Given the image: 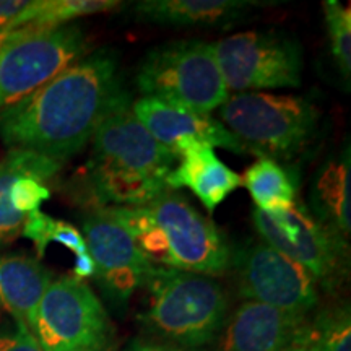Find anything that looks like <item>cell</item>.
Segmentation results:
<instances>
[{
	"label": "cell",
	"mask_w": 351,
	"mask_h": 351,
	"mask_svg": "<svg viewBox=\"0 0 351 351\" xmlns=\"http://www.w3.org/2000/svg\"><path fill=\"white\" fill-rule=\"evenodd\" d=\"M350 145L320 166L311 186L309 212L322 225L348 239L351 231Z\"/></svg>",
	"instance_id": "ac0fdd59"
},
{
	"label": "cell",
	"mask_w": 351,
	"mask_h": 351,
	"mask_svg": "<svg viewBox=\"0 0 351 351\" xmlns=\"http://www.w3.org/2000/svg\"><path fill=\"white\" fill-rule=\"evenodd\" d=\"M217 351H283L311 335L306 314L245 301L226 319Z\"/></svg>",
	"instance_id": "5bb4252c"
},
{
	"label": "cell",
	"mask_w": 351,
	"mask_h": 351,
	"mask_svg": "<svg viewBox=\"0 0 351 351\" xmlns=\"http://www.w3.org/2000/svg\"><path fill=\"white\" fill-rule=\"evenodd\" d=\"M73 276L78 280H85L95 276V262L90 254L83 257L75 258V265H73Z\"/></svg>",
	"instance_id": "f546056e"
},
{
	"label": "cell",
	"mask_w": 351,
	"mask_h": 351,
	"mask_svg": "<svg viewBox=\"0 0 351 351\" xmlns=\"http://www.w3.org/2000/svg\"><path fill=\"white\" fill-rule=\"evenodd\" d=\"M145 207L160 230L168 257L166 269L210 278L230 270L232 251L226 236L186 197L168 189Z\"/></svg>",
	"instance_id": "30bf717a"
},
{
	"label": "cell",
	"mask_w": 351,
	"mask_h": 351,
	"mask_svg": "<svg viewBox=\"0 0 351 351\" xmlns=\"http://www.w3.org/2000/svg\"><path fill=\"white\" fill-rule=\"evenodd\" d=\"M78 25L20 28L0 38V111L25 99L88 54Z\"/></svg>",
	"instance_id": "8992f818"
},
{
	"label": "cell",
	"mask_w": 351,
	"mask_h": 351,
	"mask_svg": "<svg viewBox=\"0 0 351 351\" xmlns=\"http://www.w3.org/2000/svg\"><path fill=\"white\" fill-rule=\"evenodd\" d=\"M124 351H200V350H186V348H179V346H173V345H163V343H155V341L135 339L125 346Z\"/></svg>",
	"instance_id": "f1b7e54d"
},
{
	"label": "cell",
	"mask_w": 351,
	"mask_h": 351,
	"mask_svg": "<svg viewBox=\"0 0 351 351\" xmlns=\"http://www.w3.org/2000/svg\"><path fill=\"white\" fill-rule=\"evenodd\" d=\"M181 163L166 178L169 191L189 189L213 213L239 186L241 176L223 163L210 145L192 142L181 153Z\"/></svg>",
	"instance_id": "9a60e30c"
},
{
	"label": "cell",
	"mask_w": 351,
	"mask_h": 351,
	"mask_svg": "<svg viewBox=\"0 0 351 351\" xmlns=\"http://www.w3.org/2000/svg\"><path fill=\"white\" fill-rule=\"evenodd\" d=\"M132 112L176 158L181 156L192 142L207 143L212 148L221 147L234 153H249V148L210 114H200L145 96L132 103Z\"/></svg>",
	"instance_id": "4fadbf2b"
},
{
	"label": "cell",
	"mask_w": 351,
	"mask_h": 351,
	"mask_svg": "<svg viewBox=\"0 0 351 351\" xmlns=\"http://www.w3.org/2000/svg\"><path fill=\"white\" fill-rule=\"evenodd\" d=\"M143 287L150 298L138 320L153 335L186 350H199L218 339L230 301L217 280L152 267Z\"/></svg>",
	"instance_id": "3957f363"
},
{
	"label": "cell",
	"mask_w": 351,
	"mask_h": 351,
	"mask_svg": "<svg viewBox=\"0 0 351 351\" xmlns=\"http://www.w3.org/2000/svg\"><path fill=\"white\" fill-rule=\"evenodd\" d=\"M269 5L257 0H142L134 5V15L158 25L230 26Z\"/></svg>",
	"instance_id": "2e32d148"
},
{
	"label": "cell",
	"mask_w": 351,
	"mask_h": 351,
	"mask_svg": "<svg viewBox=\"0 0 351 351\" xmlns=\"http://www.w3.org/2000/svg\"><path fill=\"white\" fill-rule=\"evenodd\" d=\"M0 351H43L32 332L16 326L13 330L0 332Z\"/></svg>",
	"instance_id": "4316f807"
},
{
	"label": "cell",
	"mask_w": 351,
	"mask_h": 351,
	"mask_svg": "<svg viewBox=\"0 0 351 351\" xmlns=\"http://www.w3.org/2000/svg\"><path fill=\"white\" fill-rule=\"evenodd\" d=\"M83 238L95 262V278L104 296L125 306L147 282L152 263L145 258L134 238L106 207L93 208L83 218Z\"/></svg>",
	"instance_id": "7c38bea8"
},
{
	"label": "cell",
	"mask_w": 351,
	"mask_h": 351,
	"mask_svg": "<svg viewBox=\"0 0 351 351\" xmlns=\"http://www.w3.org/2000/svg\"><path fill=\"white\" fill-rule=\"evenodd\" d=\"M174 161L173 153L135 117L127 99L96 129L83 187L95 208L143 207L168 191L166 178Z\"/></svg>",
	"instance_id": "7a4b0ae2"
},
{
	"label": "cell",
	"mask_w": 351,
	"mask_h": 351,
	"mask_svg": "<svg viewBox=\"0 0 351 351\" xmlns=\"http://www.w3.org/2000/svg\"><path fill=\"white\" fill-rule=\"evenodd\" d=\"M54 221V218H51L49 215L43 213L41 210L38 212L29 213L25 219L23 230H21V236L32 239L34 245H36L38 257H43L46 254L47 245H49V232L51 225Z\"/></svg>",
	"instance_id": "d4e9b609"
},
{
	"label": "cell",
	"mask_w": 351,
	"mask_h": 351,
	"mask_svg": "<svg viewBox=\"0 0 351 351\" xmlns=\"http://www.w3.org/2000/svg\"><path fill=\"white\" fill-rule=\"evenodd\" d=\"M241 182L262 212H280L296 204V176L274 158L261 156L254 161L241 176Z\"/></svg>",
	"instance_id": "ffe728a7"
},
{
	"label": "cell",
	"mask_w": 351,
	"mask_h": 351,
	"mask_svg": "<svg viewBox=\"0 0 351 351\" xmlns=\"http://www.w3.org/2000/svg\"><path fill=\"white\" fill-rule=\"evenodd\" d=\"M32 335L43 351H114L116 332L95 291L73 275L52 280Z\"/></svg>",
	"instance_id": "52a82bcc"
},
{
	"label": "cell",
	"mask_w": 351,
	"mask_h": 351,
	"mask_svg": "<svg viewBox=\"0 0 351 351\" xmlns=\"http://www.w3.org/2000/svg\"><path fill=\"white\" fill-rule=\"evenodd\" d=\"M49 243L62 244L64 247L70 249V251L75 254V257H83L90 254L82 232L73 225H70V223L62 221V219H54L52 221Z\"/></svg>",
	"instance_id": "484cf974"
},
{
	"label": "cell",
	"mask_w": 351,
	"mask_h": 351,
	"mask_svg": "<svg viewBox=\"0 0 351 351\" xmlns=\"http://www.w3.org/2000/svg\"><path fill=\"white\" fill-rule=\"evenodd\" d=\"M324 16H326L327 34L330 51L339 67L341 77L350 85L351 75V10L337 0H324Z\"/></svg>",
	"instance_id": "603a6c76"
},
{
	"label": "cell",
	"mask_w": 351,
	"mask_h": 351,
	"mask_svg": "<svg viewBox=\"0 0 351 351\" xmlns=\"http://www.w3.org/2000/svg\"><path fill=\"white\" fill-rule=\"evenodd\" d=\"M135 82L145 98L200 114L219 109L230 98L213 43L202 39H178L153 47L143 57Z\"/></svg>",
	"instance_id": "277c9868"
},
{
	"label": "cell",
	"mask_w": 351,
	"mask_h": 351,
	"mask_svg": "<svg viewBox=\"0 0 351 351\" xmlns=\"http://www.w3.org/2000/svg\"><path fill=\"white\" fill-rule=\"evenodd\" d=\"M213 51L228 91L298 88L302 80L301 44L288 33L265 29L226 36Z\"/></svg>",
	"instance_id": "9c48e42d"
},
{
	"label": "cell",
	"mask_w": 351,
	"mask_h": 351,
	"mask_svg": "<svg viewBox=\"0 0 351 351\" xmlns=\"http://www.w3.org/2000/svg\"><path fill=\"white\" fill-rule=\"evenodd\" d=\"M127 99L116 54L98 51L0 111V140L8 148L64 163L91 142L101 122Z\"/></svg>",
	"instance_id": "6da1fadb"
},
{
	"label": "cell",
	"mask_w": 351,
	"mask_h": 351,
	"mask_svg": "<svg viewBox=\"0 0 351 351\" xmlns=\"http://www.w3.org/2000/svg\"><path fill=\"white\" fill-rule=\"evenodd\" d=\"M28 3L29 0H0V38L10 33L12 25Z\"/></svg>",
	"instance_id": "83f0119b"
},
{
	"label": "cell",
	"mask_w": 351,
	"mask_h": 351,
	"mask_svg": "<svg viewBox=\"0 0 351 351\" xmlns=\"http://www.w3.org/2000/svg\"><path fill=\"white\" fill-rule=\"evenodd\" d=\"M52 283V274L26 254L0 256V306L7 309L16 326H32L39 302Z\"/></svg>",
	"instance_id": "e0dca14e"
},
{
	"label": "cell",
	"mask_w": 351,
	"mask_h": 351,
	"mask_svg": "<svg viewBox=\"0 0 351 351\" xmlns=\"http://www.w3.org/2000/svg\"><path fill=\"white\" fill-rule=\"evenodd\" d=\"M122 5L117 0H29L28 7L12 25L10 33L20 28H51L93 13L111 12Z\"/></svg>",
	"instance_id": "44dd1931"
},
{
	"label": "cell",
	"mask_w": 351,
	"mask_h": 351,
	"mask_svg": "<svg viewBox=\"0 0 351 351\" xmlns=\"http://www.w3.org/2000/svg\"><path fill=\"white\" fill-rule=\"evenodd\" d=\"M239 295L278 309L309 315L319 304V285L300 263L262 239H249L231 252Z\"/></svg>",
	"instance_id": "8fae6325"
},
{
	"label": "cell",
	"mask_w": 351,
	"mask_h": 351,
	"mask_svg": "<svg viewBox=\"0 0 351 351\" xmlns=\"http://www.w3.org/2000/svg\"><path fill=\"white\" fill-rule=\"evenodd\" d=\"M252 221L262 241L306 269L320 288L332 291L348 271V239L319 221L304 205L280 212L254 210Z\"/></svg>",
	"instance_id": "ba28073f"
},
{
	"label": "cell",
	"mask_w": 351,
	"mask_h": 351,
	"mask_svg": "<svg viewBox=\"0 0 351 351\" xmlns=\"http://www.w3.org/2000/svg\"><path fill=\"white\" fill-rule=\"evenodd\" d=\"M221 124L258 156L289 158L309 143L320 112L302 96L244 91L219 108Z\"/></svg>",
	"instance_id": "5b68a950"
},
{
	"label": "cell",
	"mask_w": 351,
	"mask_h": 351,
	"mask_svg": "<svg viewBox=\"0 0 351 351\" xmlns=\"http://www.w3.org/2000/svg\"><path fill=\"white\" fill-rule=\"evenodd\" d=\"M313 340L319 351H351V317L348 304L332 306L311 319Z\"/></svg>",
	"instance_id": "7402d4cb"
},
{
	"label": "cell",
	"mask_w": 351,
	"mask_h": 351,
	"mask_svg": "<svg viewBox=\"0 0 351 351\" xmlns=\"http://www.w3.org/2000/svg\"><path fill=\"white\" fill-rule=\"evenodd\" d=\"M51 191L46 186V182L39 181L38 178L33 176H21L12 184L10 194V204L15 212H19L25 217H28L29 213L38 212L39 207L43 205V202L49 200Z\"/></svg>",
	"instance_id": "cb8c5ba5"
},
{
	"label": "cell",
	"mask_w": 351,
	"mask_h": 351,
	"mask_svg": "<svg viewBox=\"0 0 351 351\" xmlns=\"http://www.w3.org/2000/svg\"><path fill=\"white\" fill-rule=\"evenodd\" d=\"M283 351H319V348L315 346L314 340H313V330H311L309 337H306V339L296 341L295 345H291L289 348L283 350Z\"/></svg>",
	"instance_id": "4dcf8cb0"
},
{
	"label": "cell",
	"mask_w": 351,
	"mask_h": 351,
	"mask_svg": "<svg viewBox=\"0 0 351 351\" xmlns=\"http://www.w3.org/2000/svg\"><path fill=\"white\" fill-rule=\"evenodd\" d=\"M62 165L49 156L20 148H10L0 160V245L10 244L19 238L26 219L25 215L13 210L8 199L12 184L21 176H33L47 182L60 173Z\"/></svg>",
	"instance_id": "d6986e66"
}]
</instances>
